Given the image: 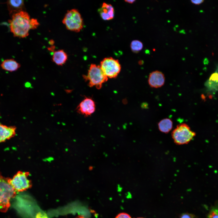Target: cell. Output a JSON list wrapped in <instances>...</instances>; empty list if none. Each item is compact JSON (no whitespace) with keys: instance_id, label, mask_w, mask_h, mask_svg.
I'll return each mask as SVG.
<instances>
[{"instance_id":"cell-2","label":"cell","mask_w":218,"mask_h":218,"mask_svg":"<svg viewBox=\"0 0 218 218\" xmlns=\"http://www.w3.org/2000/svg\"><path fill=\"white\" fill-rule=\"evenodd\" d=\"M9 178L3 176L0 172V211L3 213L8 210L11 199L16 195V191L9 183Z\"/></svg>"},{"instance_id":"cell-5","label":"cell","mask_w":218,"mask_h":218,"mask_svg":"<svg viewBox=\"0 0 218 218\" xmlns=\"http://www.w3.org/2000/svg\"><path fill=\"white\" fill-rule=\"evenodd\" d=\"M196 135L189 126L185 123L178 125L172 133V138L174 142L178 145L188 143Z\"/></svg>"},{"instance_id":"cell-16","label":"cell","mask_w":218,"mask_h":218,"mask_svg":"<svg viewBox=\"0 0 218 218\" xmlns=\"http://www.w3.org/2000/svg\"><path fill=\"white\" fill-rule=\"evenodd\" d=\"M130 46L131 50L133 52L138 53L142 49L143 44L140 41L134 40L131 42Z\"/></svg>"},{"instance_id":"cell-26","label":"cell","mask_w":218,"mask_h":218,"mask_svg":"<svg viewBox=\"0 0 218 218\" xmlns=\"http://www.w3.org/2000/svg\"><path fill=\"white\" fill-rule=\"evenodd\" d=\"M138 63L140 65H142L144 63V61L143 60H140L139 61Z\"/></svg>"},{"instance_id":"cell-3","label":"cell","mask_w":218,"mask_h":218,"mask_svg":"<svg viewBox=\"0 0 218 218\" xmlns=\"http://www.w3.org/2000/svg\"><path fill=\"white\" fill-rule=\"evenodd\" d=\"M84 80L88 82L90 87H95L100 89L103 84L107 81L108 78L104 74L100 65L92 64H91L86 75H83Z\"/></svg>"},{"instance_id":"cell-19","label":"cell","mask_w":218,"mask_h":218,"mask_svg":"<svg viewBox=\"0 0 218 218\" xmlns=\"http://www.w3.org/2000/svg\"><path fill=\"white\" fill-rule=\"evenodd\" d=\"M180 218H197L194 215L189 213H184L181 214L180 216Z\"/></svg>"},{"instance_id":"cell-24","label":"cell","mask_w":218,"mask_h":218,"mask_svg":"<svg viewBox=\"0 0 218 218\" xmlns=\"http://www.w3.org/2000/svg\"><path fill=\"white\" fill-rule=\"evenodd\" d=\"M125 1L126 2L128 3H129L130 4H132L135 1V0H125Z\"/></svg>"},{"instance_id":"cell-25","label":"cell","mask_w":218,"mask_h":218,"mask_svg":"<svg viewBox=\"0 0 218 218\" xmlns=\"http://www.w3.org/2000/svg\"><path fill=\"white\" fill-rule=\"evenodd\" d=\"M54 43V41L52 39L50 40L49 41V43L50 45H51V46L53 45Z\"/></svg>"},{"instance_id":"cell-10","label":"cell","mask_w":218,"mask_h":218,"mask_svg":"<svg viewBox=\"0 0 218 218\" xmlns=\"http://www.w3.org/2000/svg\"><path fill=\"white\" fill-rule=\"evenodd\" d=\"M98 12L102 19L104 20H111L114 17V8L110 4L103 3Z\"/></svg>"},{"instance_id":"cell-13","label":"cell","mask_w":218,"mask_h":218,"mask_svg":"<svg viewBox=\"0 0 218 218\" xmlns=\"http://www.w3.org/2000/svg\"><path fill=\"white\" fill-rule=\"evenodd\" d=\"M67 53L63 50L55 51L53 53L52 59L53 62L58 65L64 64L68 60Z\"/></svg>"},{"instance_id":"cell-21","label":"cell","mask_w":218,"mask_h":218,"mask_svg":"<svg viewBox=\"0 0 218 218\" xmlns=\"http://www.w3.org/2000/svg\"><path fill=\"white\" fill-rule=\"evenodd\" d=\"M35 218H48V217L45 213L39 212L37 214Z\"/></svg>"},{"instance_id":"cell-12","label":"cell","mask_w":218,"mask_h":218,"mask_svg":"<svg viewBox=\"0 0 218 218\" xmlns=\"http://www.w3.org/2000/svg\"><path fill=\"white\" fill-rule=\"evenodd\" d=\"M6 3L9 14L12 15L22 11L24 5V1L21 0H8Z\"/></svg>"},{"instance_id":"cell-1","label":"cell","mask_w":218,"mask_h":218,"mask_svg":"<svg viewBox=\"0 0 218 218\" xmlns=\"http://www.w3.org/2000/svg\"><path fill=\"white\" fill-rule=\"evenodd\" d=\"M30 19L28 13L23 10L12 15L9 22L10 31L14 36L25 38L28 35L31 29Z\"/></svg>"},{"instance_id":"cell-4","label":"cell","mask_w":218,"mask_h":218,"mask_svg":"<svg viewBox=\"0 0 218 218\" xmlns=\"http://www.w3.org/2000/svg\"><path fill=\"white\" fill-rule=\"evenodd\" d=\"M62 22L68 30L75 32H80L83 27V19L79 12L76 9L68 11Z\"/></svg>"},{"instance_id":"cell-9","label":"cell","mask_w":218,"mask_h":218,"mask_svg":"<svg viewBox=\"0 0 218 218\" xmlns=\"http://www.w3.org/2000/svg\"><path fill=\"white\" fill-rule=\"evenodd\" d=\"M165 78L164 74L158 71H153L149 74L148 83L151 87L158 88L164 84Z\"/></svg>"},{"instance_id":"cell-15","label":"cell","mask_w":218,"mask_h":218,"mask_svg":"<svg viewBox=\"0 0 218 218\" xmlns=\"http://www.w3.org/2000/svg\"><path fill=\"white\" fill-rule=\"evenodd\" d=\"M173 122L170 119L164 118L161 120L158 123V127L161 132L167 133L169 132L173 127Z\"/></svg>"},{"instance_id":"cell-20","label":"cell","mask_w":218,"mask_h":218,"mask_svg":"<svg viewBox=\"0 0 218 218\" xmlns=\"http://www.w3.org/2000/svg\"><path fill=\"white\" fill-rule=\"evenodd\" d=\"M115 218H131L128 214L124 213H121L117 215Z\"/></svg>"},{"instance_id":"cell-28","label":"cell","mask_w":218,"mask_h":218,"mask_svg":"<svg viewBox=\"0 0 218 218\" xmlns=\"http://www.w3.org/2000/svg\"><path fill=\"white\" fill-rule=\"evenodd\" d=\"M93 167L92 166H90L89 167V170L90 171L92 170H93Z\"/></svg>"},{"instance_id":"cell-29","label":"cell","mask_w":218,"mask_h":218,"mask_svg":"<svg viewBox=\"0 0 218 218\" xmlns=\"http://www.w3.org/2000/svg\"><path fill=\"white\" fill-rule=\"evenodd\" d=\"M146 52L147 54H148L150 53V51L149 50H147L146 51Z\"/></svg>"},{"instance_id":"cell-22","label":"cell","mask_w":218,"mask_h":218,"mask_svg":"<svg viewBox=\"0 0 218 218\" xmlns=\"http://www.w3.org/2000/svg\"><path fill=\"white\" fill-rule=\"evenodd\" d=\"M204 1L202 0H191V2L195 5H199L202 3Z\"/></svg>"},{"instance_id":"cell-23","label":"cell","mask_w":218,"mask_h":218,"mask_svg":"<svg viewBox=\"0 0 218 218\" xmlns=\"http://www.w3.org/2000/svg\"><path fill=\"white\" fill-rule=\"evenodd\" d=\"M55 47L54 45H51L50 47L48 48L49 51L54 52L55 51Z\"/></svg>"},{"instance_id":"cell-11","label":"cell","mask_w":218,"mask_h":218,"mask_svg":"<svg viewBox=\"0 0 218 218\" xmlns=\"http://www.w3.org/2000/svg\"><path fill=\"white\" fill-rule=\"evenodd\" d=\"M16 129L15 126L8 127L0 124V142L14 136L16 134Z\"/></svg>"},{"instance_id":"cell-27","label":"cell","mask_w":218,"mask_h":218,"mask_svg":"<svg viewBox=\"0 0 218 218\" xmlns=\"http://www.w3.org/2000/svg\"><path fill=\"white\" fill-rule=\"evenodd\" d=\"M76 218H86L84 217L83 216L79 215L77 217H76Z\"/></svg>"},{"instance_id":"cell-30","label":"cell","mask_w":218,"mask_h":218,"mask_svg":"<svg viewBox=\"0 0 218 218\" xmlns=\"http://www.w3.org/2000/svg\"><path fill=\"white\" fill-rule=\"evenodd\" d=\"M143 218V217H138V218Z\"/></svg>"},{"instance_id":"cell-17","label":"cell","mask_w":218,"mask_h":218,"mask_svg":"<svg viewBox=\"0 0 218 218\" xmlns=\"http://www.w3.org/2000/svg\"><path fill=\"white\" fill-rule=\"evenodd\" d=\"M207 218H218V209L213 208L211 209L208 213Z\"/></svg>"},{"instance_id":"cell-18","label":"cell","mask_w":218,"mask_h":218,"mask_svg":"<svg viewBox=\"0 0 218 218\" xmlns=\"http://www.w3.org/2000/svg\"><path fill=\"white\" fill-rule=\"evenodd\" d=\"M39 25V23L37 19L35 18H31L30 25L31 29H36Z\"/></svg>"},{"instance_id":"cell-6","label":"cell","mask_w":218,"mask_h":218,"mask_svg":"<svg viewBox=\"0 0 218 218\" xmlns=\"http://www.w3.org/2000/svg\"><path fill=\"white\" fill-rule=\"evenodd\" d=\"M29 175L28 172L19 171L12 179L9 178V183L16 191H26L32 187L31 182L28 178Z\"/></svg>"},{"instance_id":"cell-7","label":"cell","mask_w":218,"mask_h":218,"mask_svg":"<svg viewBox=\"0 0 218 218\" xmlns=\"http://www.w3.org/2000/svg\"><path fill=\"white\" fill-rule=\"evenodd\" d=\"M100 66L108 78H116L121 71V65L119 61L111 57L103 59L101 61Z\"/></svg>"},{"instance_id":"cell-14","label":"cell","mask_w":218,"mask_h":218,"mask_svg":"<svg viewBox=\"0 0 218 218\" xmlns=\"http://www.w3.org/2000/svg\"><path fill=\"white\" fill-rule=\"evenodd\" d=\"M1 66L3 69L10 71L17 70L21 66L20 64L13 59H8L3 61Z\"/></svg>"},{"instance_id":"cell-8","label":"cell","mask_w":218,"mask_h":218,"mask_svg":"<svg viewBox=\"0 0 218 218\" xmlns=\"http://www.w3.org/2000/svg\"><path fill=\"white\" fill-rule=\"evenodd\" d=\"M95 104L94 100L90 97H85L77 108V112L85 117L91 115L95 111Z\"/></svg>"}]
</instances>
